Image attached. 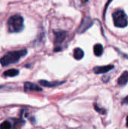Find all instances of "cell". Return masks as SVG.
I'll list each match as a JSON object with an SVG mask.
<instances>
[{
    "label": "cell",
    "mask_w": 128,
    "mask_h": 129,
    "mask_svg": "<svg viewBox=\"0 0 128 129\" xmlns=\"http://www.w3.org/2000/svg\"><path fill=\"white\" fill-rule=\"evenodd\" d=\"M87 0H82V2H86Z\"/></svg>",
    "instance_id": "obj_17"
},
{
    "label": "cell",
    "mask_w": 128,
    "mask_h": 129,
    "mask_svg": "<svg viewBox=\"0 0 128 129\" xmlns=\"http://www.w3.org/2000/svg\"><path fill=\"white\" fill-rule=\"evenodd\" d=\"M27 53L26 49L8 52L0 59V63L2 67H6L12 63H16L20 60V59L24 57Z\"/></svg>",
    "instance_id": "obj_1"
},
{
    "label": "cell",
    "mask_w": 128,
    "mask_h": 129,
    "mask_svg": "<svg viewBox=\"0 0 128 129\" xmlns=\"http://www.w3.org/2000/svg\"><path fill=\"white\" fill-rule=\"evenodd\" d=\"M114 68L113 65H106V66H101V67H96L94 68V72L96 74H103L106 73L109 71L112 70Z\"/></svg>",
    "instance_id": "obj_6"
},
{
    "label": "cell",
    "mask_w": 128,
    "mask_h": 129,
    "mask_svg": "<svg viewBox=\"0 0 128 129\" xmlns=\"http://www.w3.org/2000/svg\"><path fill=\"white\" fill-rule=\"evenodd\" d=\"M54 44L56 45V48H60L59 46V45H60L64 39L66 38L67 36V32L66 31H63V30H57L54 31Z\"/></svg>",
    "instance_id": "obj_5"
},
{
    "label": "cell",
    "mask_w": 128,
    "mask_h": 129,
    "mask_svg": "<svg viewBox=\"0 0 128 129\" xmlns=\"http://www.w3.org/2000/svg\"><path fill=\"white\" fill-rule=\"evenodd\" d=\"M127 127L128 128V116H127Z\"/></svg>",
    "instance_id": "obj_16"
},
{
    "label": "cell",
    "mask_w": 128,
    "mask_h": 129,
    "mask_svg": "<svg viewBox=\"0 0 128 129\" xmlns=\"http://www.w3.org/2000/svg\"><path fill=\"white\" fill-rule=\"evenodd\" d=\"M94 53L97 57H100L103 53V46L101 44H96L94 46Z\"/></svg>",
    "instance_id": "obj_11"
},
{
    "label": "cell",
    "mask_w": 128,
    "mask_h": 129,
    "mask_svg": "<svg viewBox=\"0 0 128 129\" xmlns=\"http://www.w3.org/2000/svg\"><path fill=\"white\" fill-rule=\"evenodd\" d=\"M94 107L95 110H96L98 113H100V114L103 115V114H106V110L105 109L100 107L97 104H94Z\"/></svg>",
    "instance_id": "obj_14"
},
{
    "label": "cell",
    "mask_w": 128,
    "mask_h": 129,
    "mask_svg": "<svg viewBox=\"0 0 128 129\" xmlns=\"http://www.w3.org/2000/svg\"><path fill=\"white\" fill-rule=\"evenodd\" d=\"M19 70H16V69H10V70H8L4 72L3 75L5 76H7V77H14V76H17L18 74H19Z\"/></svg>",
    "instance_id": "obj_12"
},
{
    "label": "cell",
    "mask_w": 128,
    "mask_h": 129,
    "mask_svg": "<svg viewBox=\"0 0 128 129\" xmlns=\"http://www.w3.org/2000/svg\"><path fill=\"white\" fill-rule=\"evenodd\" d=\"M8 29L10 33H19L24 28L23 18L19 14L11 16L7 22Z\"/></svg>",
    "instance_id": "obj_2"
},
{
    "label": "cell",
    "mask_w": 128,
    "mask_h": 129,
    "mask_svg": "<svg viewBox=\"0 0 128 129\" xmlns=\"http://www.w3.org/2000/svg\"><path fill=\"white\" fill-rule=\"evenodd\" d=\"M11 123L8 121H5L0 125V129H11Z\"/></svg>",
    "instance_id": "obj_13"
},
{
    "label": "cell",
    "mask_w": 128,
    "mask_h": 129,
    "mask_svg": "<svg viewBox=\"0 0 128 129\" xmlns=\"http://www.w3.org/2000/svg\"><path fill=\"white\" fill-rule=\"evenodd\" d=\"M114 25L119 28H124L128 25V17L123 10H118L112 14Z\"/></svg>",
    "instance_id": "obj_3"
},
{
    "label": "cell",
    "mask_w": 128,
    "mask_h": 129,
    "mask_svg": "<svg viewBox=\"0 0 128 129\" xmlns=\"http://www.w3.org/2000/svg\"><path fill=\"white\" fill-rule=\"evenodd\" d=\"M84 53L82 49L79 48H76L74 49V51H73V56H74V58L75 60H81L84 57Z\"/></svg>",
    "instance_id": "obj_10"
},
{
    "label": "cell",
    "mask_w": 128,
    "mask_h": 129,
    "mask_svg": "<svg viewBox=\"0 0 128 129\" xmlns=\"http://www.w3.org/2000/svg\"><path fill=\"white\" fill-rule=\"evenodd\" d=\"M94 24V22L92 19L89 17H85L83 18L80 26L78 28V33H83L85 31H87L90 27H91Z\"/></svg>",
    "instance_id": "obj_4"
},
{
    "label": "cell",
    "mask_w": 128,
    "mask_h": 129,
    "mask_svg": "<svg viewBox=\"0 0 128 129\" xmlns=\"http://www.w3.org/2000/svg\"><path fill=\"white\" fill-rule=\"evenodd\" d=\"M24 90L26 92L29 91H42V88L37 85L32 83V82H26L24 84Z\"/></svg>",
    "instance_id": "obj_7"
},
{
    "label": "cell",
    "mask_w": 128,
    "mask_h": 129,
    "mask_svg": "<svg viewBox=\"0 0 128 129\" xmlns=\"http://www.w3.org/2000/svg\"><path fill=\"white\" fill-rule=\"evenodd\" d=\"M64 82H65V81H63V82H49V81H46V80H40L39 81V83L41 85H43L45 87H48V88L56 87V86L63 84Z\"/></svg>",
    "instance_id": "obj_8"
},
{
    "label": "cell",
    "mask_w": 128,
    "mask_h": 129,
    "mask_svg": "<svg viewBox=\"0 0 128 129\" xmlns=\"http://www.w3.org/2000/svg\"><path fill=\"white\" fill-rule=\"evenodd\" d=\"M128 104V96L124 98L122 101V104Z\"/></svg>",
    "instance_id": "obj_15"
},
{
    "label": "cell",
    "mask_w": 128,
    "mask_h": 129,
    "mask_svg": "<svg viewBox=\"0 0 128 129\" xmlns=\"http://www.w3.org/2000/svg\"><path fill=\"white\" fill-rule=\"evenodd\" d=\"M128 82V71H124L118 78V84L120 86L125 85Z\"/></svg>",
    "instance_id": "obj_9"
}]
</instances>
